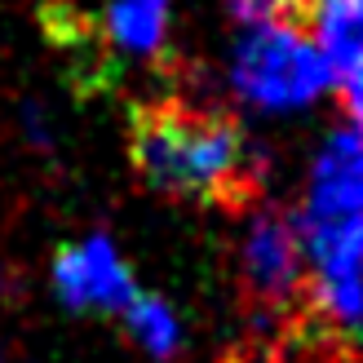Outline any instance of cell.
<instances>
[{"instance_id":"obj_4","label":"cell","mask_w":363,"mask_h":363,"mask_svg":"<svg viewBox=\"0 0 363 363\" xmlns=\"http://www.w3.org/2000/svg\"><path fill=\"white\" fill-rule=\"evenodd\" d=\"M53 293L67 311L124 315L138 297L133 270L106 235H84L53 252Z\"/></svg>"},{"instance_id":"obj_6","label":"cell","mask_w":363,"mask_h":363,"mask_svg":"<svg viewBox=\"0 0 363 363\" xmlns=\"http://www.w3.org/2000/svg\"><path fill=\"white\" fill-rule=\"evenodd\" d=\"M306 217H363V129L346 124L323 138L306 182Z\"/></svg>"},{"instance_id":"obj_8","label":"cell","mask_w":363,"mask_h":363,"mask_svg":"<svg viewBox=\"0 0 363 363\" xmlns=\"http://www.w3.org/2000/svg\"><path fill=\"white\" fill-rule=\"evenodd\" d=\"M311 40L319 45L333 76L363 62V0H315L311 5Z\"/></svg>"},{"instance_id":"obj_1","label":"cell","mask_w":363,"mask_h":363,"mask_svg":"<svg viewBox=\"0 0 363 363\" xmlns=\"http://www.w3.org/2000/svg\"><path fill=\"white\" fill-rule=\"evenodd\" d=\"M129 155L151 191L186 199H230L248 186L252 169V151L240 124L186 106L138 111L129 129Z\"/></svg>"},{"instance_id":"obj_3","label":"cell","mask_w":363,"mask_h":363,"mask_svg":"<svg viewBox=\"0 0 363 363\" xmlns=\"http://www.w3.org/2000/svg\"><path fill=\"white\" fill-rule=\"evenodd\" d=\"M306 293L319 323L337 337L363 333V217H306L293 213Z\"/></svg>"},{"instance_id":"obj_7","label":"cell","mask_w":363,"mask_h":363,"mask_svg":"<svg viewBox=\"0 0 363 363\" xmlns=\"http://www.w3.org/2000/svg\"><path fill=\"white\" fill-rule=\"evenodd\" d=\"M106 40L129 58H160L173 31V0H111L102 13Z\"/></svg>"},{"instance_id":"obj_9","label":"cell","mask_w":363,"mask_h":363,"mask_svg":"<svg viewBox=\"0 0 363 363\" xmlns=\"http://www.w3.org/2000/svg\"><path fill=\"white\" fill-rule=\"evenodd\" d=\"M124 323H129V337L155 363H169L182 350V319L160 293H138L129 301V311H124Z\"/></svg>"},{"instance_id":"obj_11","label":"cell","mask_w":363,"mask_h":363,"mask_svg":"<svg viewBox=\"0 0 363 363\" xmlns=\"http://www.w3.org/2000/svg\"><path fill=\"white\" fill-rule=\"evenodd\" d=\"M341 106L354 129H363V62H354L350 71H341Z\"/></svg>"},{"instance_id":"obj_2","label":"cell","mask_w":363,"mask_h":363,"mask_svg":"<svg viewBox=\"0 0 363 363\" xmlns=\"http://www.w3.org/2000/svg\"><path fill=\"white\" fill-rule=\"evenodd\" d=\"M226 80H230V94L248 111H262V116L306 111V106H315L323 94L337 89V76L323 62L319 45L293 18L244 27L230 49Z\"/></svg>"},{"instance_id":"obj_5","label":"cell","mask_w":363,"mask_h":363,"mask_svg":"<svg viewBox=\"0 0 363 363\" xmlns=\"http://www.w3.org/2000/svg\"><path fill=\"white\" fill-rule=\"evenodd\" d=\"M240 257H244L248 293L266 306H288L306 288V262H301L293 213H279V208L252 213Z\"/></svg>"},{"instance_id":"obj_10","label":"cell","mask_w":363,"mask_h":363,"mask_svg":"<svg viewBox=\"0 0 363 363\" xmlns=\"http://www.w3.org/2000/svg\"><path fill=\"white\" fill-rule=\"evenodd\" d=\"M222 5L240 27H262V23H275V18H288L297 9L293 0H222Z\"/></svg>"}]
</instances>
